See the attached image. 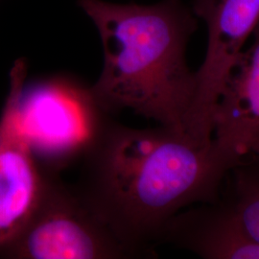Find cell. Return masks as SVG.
Wrapping results in <instances>:
<instances>
[{
	"mask_svg": "<svg viewBox=\"0 0 259 259\" xmlns=\"http://www.w3.org/2000/svg\"><path fill=\"white\" fill-rule=\"evenodd\" d=\"M214 1L215 0H195L193 6H192V10H193L196 17L199 19L201 14H203Z\"/></svg>",
	"mask_w": 259,
	"mask_h": 259,
	"instance_id": "10",
	"label": "cell"
},
{
	"mask_svg": "<svg viewBox=\"0 0 259 259\" xmlns=\"http://www.w3.org/2000/svg\"><path fill=\"white\" fill-rule=\"evenodd\" d=\"M221 196L234 206L250 236L259 244V169L250 163L233 167Z\"/></svg>",
	"mask_w": 259,
	"mask_h": 259,
	"instance_id": "9",
	"label": "cell"
},
{
	"mask_svg": "<svg viewBox=\"0 0 259 259\" xmlns=\"http://www.w3.org/2000/svg\"><path fill=\"white\" fill-rule=\"evenodd\" d=\"M207 26V48L196 71L194 98L185 134L199 146L212 143V117L244 46L259 22V0H215L199 17Z\"/></svg>",
	"mask_w": 259,
	"mask_h": 259,
	"instance_id": "5",
	"label": "cell"
},
{
	"mask_svg": "<svg viewBox=\"0 0 259 259\" xmlns=\"http://www.w3.org/2000/svg\"><path fill=\"white\" fill-rule=\"evenodd\" d=\"M26 63L10 74L0 133L21 144L44 169L55 172L85 157L111 122L91 87L56 76L25 85Z\"/></svg>",
	"mask_w": 259,
	"mask_h": 259,
	"instance_id": "3",
	"label": "cell"
},
{
	"mask_svg": "<svg viewBox=\"0 0 259 259\" xmlns=\"http://www.w3.org/2000/svg\"><path fill=\"white\" fill-rule=\"evenodd\" d=\"M251 36L213 113V143L234 167L259 157V22Z\"/></svg>",
	"mask_w": 259,
	"mask_h": 259,
	"instance_id": "6",
	"label": "cell"
},
{
	"mask_svg": "<svg viewBox=\"0 0 259 259\" xmlns=\"http://www.w3.org/2000/svg\"><path fill=\"white\" fill-rule=\"evenodd\" d=\"M98 29L104 65L91 87L109 114L129 109L159 126L185 134V119L196 91V71L186 47L197 17L183 0L154 5L78 0Z\"/></svg>",
	"mask_w": 259,
	"mask_h": 259,
	"instance_id": "2",
	"label": "cell"
},
{
	"mask_svg": "<svg viewBox=\"0 0 259 259\" xmlns=\"http://www.w3.org/2000/svg\"><path fill=\"white\" fill-rule=\"evenodd\" d=\"M84 199L138 258L157 257L159 232L191 204L220 200L232 162L211 143L159 126L133 129L111 121L85 156Z\"/></svg>",
	"mask_w": 259,
	"mask_h": 259,
	"instance_id": "1",
	"label": "cell"
},
{
	"mask_svg": "<svg viewBox=\"0 0 259 259\" xmlns=\"http://www.w3.org/2000/svg\"><path fill=\"white\" fill-rule=\"evenodd\" d=\"M167 243L204 259H259V244L241 222L232 203L221 196L171 217L157 244Z\"/></svg>",
	"mask_w": 259,
	"mask_h": 259,
	"instance_id": "7",
	"label": "cell"
},
{
	"mask_svg": "<svg viewBox=\"0 0 259 259\" xmlns=\"http://www.w3.org/2000/svg\"><path fill=\"white\" fill-rule=\"evenodd\" d=\"M46 170V169H45ZM35 210L0 255L23 259L138 258L84 199L46 170Z\"/></svg>",
	"mask_w": 259,
	"mask_h": 259,
	"instance_id": "4",
	"label": "cell"
},
{
	"mask_svg": "<svg viewBox=\"0 0 259 259\" xmlns=\"http://www.w3.org/2000/svg\"><path fill=\"white\" fill-rule=\"evenodd\" d=\"M243 163H250L252 166L256 167V168H258L259 169V157H254V158L250 159V160H248V161H246V162H243Z\"/></svg>",
	"mask_w": 259,
	"mask_h": 259,
	"instance_id": "11",
	"label": "cell"
},
{
	"mask_svg": "<svg viewBox=\"0 0 259 259\" xmlns=\"http://www.w3.org/2000/svg\"><path fill=\"white\" fill-rule=\"evenodd\" d=\"M46 173L21 144L0 133V250L18 235L35 210Z\"/></svg>",
	"mask_w": 259,
	"mask_h": 259,
	"instance_id": "8",
	"label": "cell"
}]
</instances>
